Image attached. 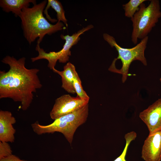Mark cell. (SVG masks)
I'll return each mask as SVG.
<instances>
[{
	"instance_id": "11",
	"label": "cell",
	"mask_w": 161,
	"mask_h": 161,
	"mask_svg": "<svg viewBox=\"0 0 161 161\" xmlns=\"http://www.w3.org/2000/svg\"><path fill=\"white\" fill-rule=\"evenodd\" d=\"M52 70L61 76L62 88L68 93L72 94L76 93L74 87L73 82L75 72L76 70L73 64L69 62L64 66L63 71H59L55 68Z\"/></svg>"
},
{
	"instance_id": "7",
	"label": "cell",
	"mask_w": 161,
	"mask_h": 161,
	"mask_svg": "<svg viewBox=\"0 0 161 161\" xmlns=\"http://www.w3.org/2000/svg\"><path fill=\"white\" fill-rule=\"evenodd\" d=\"M88 102L77 96L74 97L69 95H63L55 100L50 112V117L55 120L79 110L88 104Z\"/></svg>"
},
{
	"instance_id": "15",
	"label": "cell",
	"mask_w": 161,
	"mask_h": 161,
	"mask_svg": "<svg viewBox=\"0 0 161 161\" xmlns=\"http://www.w3.org/2000/svg\"><path fill=\"white\" fill-rule=\"evenodd\" d=\"M73 85L76 93L77 94V96L80 97L82 100L89 102V97L83 89L81 80L76 71L75 72Z\"/></svg>"
},
{
	"instance_id": "16",
	"label": "cell",
	"mask_w": 161,
	"mask_h": 161,
	"mask_svg": "<svg viewBox=\"0 0 161 161\" xmlns=\"http://www.w3.org/2000/svg\"><path fill=\"white\" fill-rule=\"evenodd\" d=\"M137 137V134L134 131H131L126 134L124 137L126 143L124 148L121 154L114 161H126L125 159L128 147L131 142L134 140Z\"/></svg>"
},
{
	"instance_id": "3",
	"label": "cell",
	"mask_w": 161,
	"mask_h": 161,
	"mask_svg": "<svg viewBox=\"0 0 161 161\" xmlns=\"http://www.w3.org/2000/svg\"><path fill=\"white\" fill-rule=\"evenodd\" d=\"M88 104L74 112L62 116L47 125L40 124L36 121L31 124L33 131L40 135L60 132L71 144L74 134L78 127L86 121L88 115Z\"/></svg>"
},
{
	"instance_id": "18",
	"label": "cell",
	"mask_w": 161,
	"mask_h": 161,
	"mask_svg": "<svg viewBox=\"0 0 161 161\" xmlns=\"http://www.w3.org/2000/svg\"><path fill=\"white\" fill-rule=\"evenodd\" d=\"M0 161H29L20 159L16 156L12 154L0 160Z\"/></svg>"
},
{
	"instance_id": "8",
	"label": "cell",
	"mask_w": 161,
	"mask_h": 161,
	"mask_svg": "<svg viewBox=\"0 0 161 161\" xmlns=\"http://www.w3.org/2000/svg\"><path fill=\"white\" fill-rule=\"evenodd\" d=\"M142 157L145 161L161 160V129L151 133L145 140L142 150Z\"/></svg>"
},
{
	"instance_id": "1",
	"label": "cell",
	"mask_w": 161,
	"mask_h": 161,
	"mask_svg": "<svg viewBox=\"0 0 161 161\" xmlns=\"http://www.w3.org/2000/svg\"><path fill=\"white\" fill-rule=\"evenodd\" d=\"M26 58L17 60L7 55L1 61L10 67L7 72L0 71V98H10L21 103V109L26 110L33 99V93L42 85L38 75L39 70L28 69L25 66Z\"/></svg>"
},
{
	"instance_id": "14",
	"label": "cell",
	"mask_w": 161,
	"mask_h": 161,
	"mask_svg": "<svg viewBox=\"0 0 161 161\" xmlns=\"http://www.w3.org/2000/svg\"><path fill=\"white\" fill-rule=\"evenodd\" d=\"M146 0H130L128 3L123 5L125 16L131 18L139 10L140 5Z\"/></svg>"
},
{
	"instance_id": "17",
	"label": "cell",
	"mask_w": 161,
	"mask_h": 161,
	"mask_svg": "<svg viewBox=\"0 0 161 161\" xmlns=\"http://www.w3.org/2000/svg\"><path fill=\"white\" fill-rule=\"evenodd\" d=\"M10 145L7 142L0 141V160L12 154Z\"/></svg>"
},
{
	"instance_id": "12",
	"label": "cell",
	"mask_w": 161,
	"mask_h": 161,
	"mask_svg": "<svg viewBox=\"0 0 161 161\" xmlns=\"http://www.w3.org/2000/svg\"><path fill=\"white\" fill-rule=\"evenodd\" d=\"M30 3L36 4L35 0H0V7L6 13L11 12L15 17L19 16L23 9L28 7Z\"/></svg>"
},
{
	"instance_id": "9",
	"label": "cell",
	"mask_w": 161,
	"mask_h": 161,
	"mask_svg": "<svg viewBox=\"0 0 161 161\" xmlns=\"http://www.w3.org/2000/svg\"><path fill=\"white\" fill-rule=\"evenodd\" d=\"M139 117L151 133L161 129V98L140 112Z\"/></svg>"
},
{
	"instance_id": "13",
	"label": "cell",
	"mask_w": 161,
	"mask_h": 161,
	"mask_svg": "<svg viewBox=\"0 0 161 161\" xmlns=\"http://www.w3.org/2000/svg\"><path fill=\"white\" fill-rule=\"evenodd\" d=\"M50 7L56 11L58 21L62 22L67 27V21L65 17V11L61 2L57 0L47 1V4L44 11V13L46 15L47 18L49 21L53 22L55 19L52 18L48 14V10Z\"/></svg>"
},
{
	"instance_id": "6",
	"label": "cell",
	"mask_w": 161,
	"mask_h": 161,
	"mask_svg": "<svg viewBox=\"0 0 161 161\" xmlns=\"http://www.w3.org/2000/svg\"><path fill=\"white\" fill-rule=\"evenodd\" d=\"M92 24L88 25L73 34L71 35H64L61 34L60 37L65 40V43L63 48L58 52H50L47 53L43 48L40 47V43H37L35 50L38 53V56L31 58L32 62L41 59L47 60L48 62L47 66L52 70L55 68L58 61L60 63H64L68 61L71 55L70 49L72 46L76 44L80 39V36L85 32L93 28Z\"/></svg>"
},
{
	"instance_id": "10",
	"label": "cell",
	"mask_w": 161,
	"mask_h": 161,
	"mask_svg": "<svg viewBox=\"0 0 161 161\" xmlns=\"http://www.w3.org/2000/svg\"><path fill=\"white\" fill-rule=\"evenodd\" d=\"M16 122V119L11 112L0 110V141L11 143L14 142L16 130L13 125Z\"/></svg>"
},
{
	"instance_id": "2",
	"label": "cell",
	"mask_w": 161,
	"mask_h": 161,
	"mask_svg": "<svg viewBox=\"0 0 161 161\" xmlns=\"http://www.w3.org/2000/svg\"><path fill=\"white\" fill-rule=\"evenodd\" d=\"M47 3V1L44 0L31 7L24 8L18 16L24 36L30 45L38 38L37 43L40 44L46 35H51L66 28L62 22L58 21L52 24L44 17V11Z\"/></svg>"
},
{
	"instance_id": "5",
	"label": "cell",
	"mask_w": 161,
	"mask_h": 161,
	"mask_svg": "<svg viewBox=\"0 0 161 161\" xmlns=\"http://www.w3.org/2000/svg\"><path fill=\"white\" fill-rule=\"evenodd\" d=\"M161 17V11L158 0H151L146 6L144 3L139 6V10L131 20L132 22L131 35L132 42L135 44L138 39L147 36Z\"/></svg>"
},
{
	"instance_id": "4",
	"label": "cell",
	"mask_w": 161,
	"mask_h": 161,
	"mask_svg": "<svg viewBox=\"0 0 161 161\" xmlns=\"http://www.w3.org/2000/svg\"><path fill=\"white\" fill-rule=\"evenodd\" d=\"M104 40L111 46L114 47L118 53V56L116 60L120 59L122 65L121 69L116 68L115 62L113 61L109 70L112 72L122 75V81L124 83L126 80L128 75L130 66L131 63L135 60L140 61L144 65H147L146 59L144 55L145 51L148 40V36L141 39L140 42L135 47L131 48H126L121 47L117 43L115 39L112 36L107 33L103 35Z\"/></svg>"
},
{
	"instance_id": "19",
	"label": "cell",
	"mask_w": 161,
	"mask_h": 161,
	"mask_svg": "<svg viewBox=\"0 0 161 161\" xmlns=\"http://www.w3.org/2000/svg\"><path fill=\"white\" fill-rule=\"evenodd\" d=\"M160 82H161V77L160 78Z\"/></svg>"
}]
</instances>
